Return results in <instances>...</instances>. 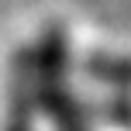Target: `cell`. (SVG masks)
Here are the masks:
<instances>
[{
	"label": "cell",
	"mask_w": 131,
	"mask_h": 131,
	"mask_svg": "<svg viewBox=\"0 0 131 131\" xmlns=\"http://www.w3.org/2000/svg\"><path fill=\"white\" fill-rule=\"evenodd\" d=\"M35 59V93H38V111L55 128L66 117L79 111L83 100L69 90V31L62 21H48L41 28L38 45L31 48Z\"/></svg>",
	"instance_id": "1"
},
{
	"label": "cell",
	"mask_w": 131,
	"mask_h": 131,
	"mask_svg": "<svg viewBox=\"0 0 131 131\" xmlns=\"http://www.w3.org/2000/svg\"><path fill=\"white\" fill-rule=\"evenodd\" d=\"M38 93H35V59L31 48L21 45L10 62V93H7V121L4 131H35Z\"/></svg>",
	"instance_id": "2"
},
{
	"label": "cell",
	"mask_w": 131,
	"mask_h": 131,
	"mask_svg": "<svg viewBox=\"0 0 131 131\" xmlns=\"http://www.w3.org/2000/svg\"><path fill=\"white\" fill-rule=\"evenodd\" d=\"M83 72L90 79L114 90H131V55H111V52H86L83 55Z\"/></svg>",
	"instance_id": "3"
},
{
	"label": "cell",
	"mask_w": 131,
	"mask_h": 131,
	"mask_svg": "<svg viewBox=\"0 0 131 131\" xmlns=\"http://www.w3.org/2000/svg\"><path fill=\"white\" fill-rule=\"evenodd\" d=\"M93 107V121H107L117 128H131V97L128 93H114L107 100H97Z\"/></svg>",
	"instance_id": "4"
},
{
	"label": "cell",
	"mask_w": 131,
	"mask_h": 131,
	"mask_svg": "<svg viewBox=\"0 0 131 131\" xmlns=\"http://www.w3.org/2000/svg\"><path fill=\"white\" fill-rule=\"evenodd\" d=\"M90 128H93V107H90V100H83L79 111L59 124V131H90Z\"/></svg>",
	"instance_id": "5"
}]
</instances>
